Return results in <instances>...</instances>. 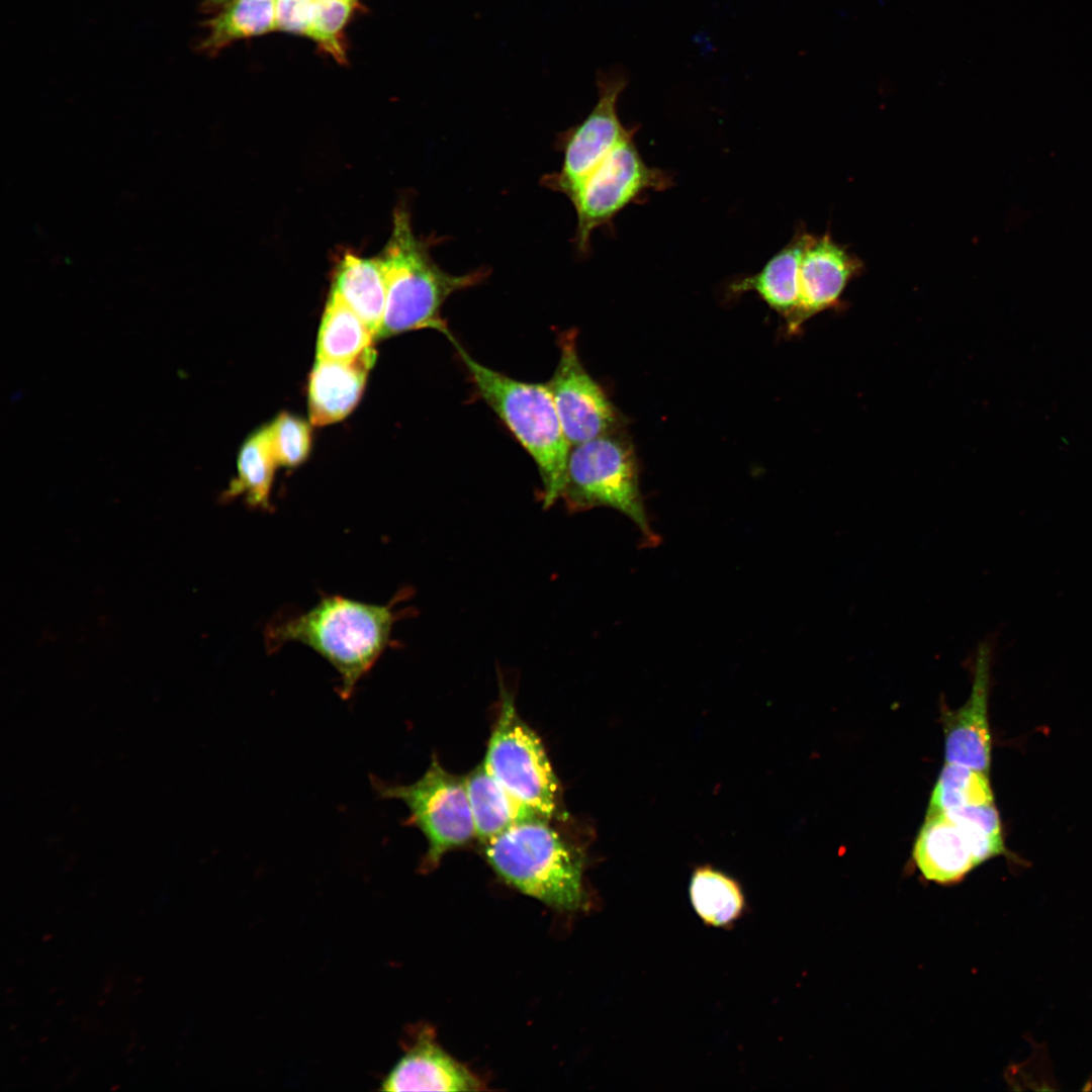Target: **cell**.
Masks as SVG:
<instances>
[{"mask_svg":"<svg viewBox=\"0 0 1092 1092\" xmlns=\"http://www.w3.org/2000/svg\"><path fill=\"white\" fill-rule=\"evenodd\" d=\"M574 330L558 336L559 360L547 382L566 440L574 446L616 432L619 416L580 362Z\"/></svg>","mask_w":1092,"mask_h":1092,"instance_id":"8fae6325","label":"cell"},{"mask_svg":"<svg viewBox=\"0 0 1092 1092\" xmlns=\"http://www.w3.org/2000/svg\"><path fill=\"white\" fill-rule=\"evenodd\" d=\"M228 1H230V0H203L201 2L200 9H201L202 12L210 13L215 8L219 7L220 5H222L223 3L228 2ZM258 1L274 2L275 0H258Z\"/></svg>","mask_w":1092,"mask_h":1092,"instance_id":"d4e9b609","label":"cell"},{"mask_svg":"<svg viewBox=\"0 0 1092 1092\" xmlns=\"http://www.w3.org/2000/svg\"><path fill=\"white\" fill-rule=\"evenodd\" d=\"M276 466L265 427L244 443L238 458L237 478L223 492V498L229 500L243 494L250 507L269 510Z\"/></svg>","mask_w":1092,"mask_h":1092,"instance_id":"7402d4cb","label":"cell"},{"mask_svg":"<svg viewBox=\"0 0 1092 1092\" xmlns=\"http://www.w3.org/2000/svg\"><path fill=\"white\" fill-rule=\"evenodd\" d=\"M994 802L988 774L945 762L932 790L927 813Z\"/></svg>","mask_w":1092,"mask_h":1092,"instance_id":"603a6c76","label":"cell"},{"mask_svg":"<svg viewBox=\"0 0 1092 1092\" xmlns=\"http://www.w3.org/2000/svg\"><path fill=\"white\" fill-rule=\"evenodd\" d=\"M310 1H314V0H310Z\"/></svg>","mask_w":1092,"mask_h":1092,"instance_id":"4316f807","label":"cell"},{"mask_svg":"<svg viewBox=\"0 0 1092 1092\" xmlns=\"http://www.w3.org/2000/svg\"><path fill=\"white\" fill-rule=\"evenodd\" d=\"M992 647L989 641L981 643L968 701L956 711L944 712L942 719L945 762L962 764L986 774L991 762L988 691Z\"/></svg>","mask_w":1092,"mask_h":1092,"instance_id":"4fadbf2b","label":"cell"},{"mask_svg":"<svg viewBox=\"0 0 1092 1092\" xmlns=\"http://www.w3.org/2000/svg\"><path fill=\"white\" fill-rule=\"evenodd\" d=\"M266 428L278 465L295 467L305 460L310 448V429L304 421L282 414Z\"/></svg>","mask_w":1092,"mask_h":1092,"instance_id":"cb8c5ba5","label":"cell"},{"mask_svg":"<svg viewBox=\"0 0 1092 1092\" xmlns=\"http://www.w3.org/2000/svg\"><path fill=\"white\" fill-rule=\"evenodd\" d=\"M560 498L573 513L613 508L636 524L647 546L659 542L645 514L634 453L616 432L571 446Z\"/></svg>","mask_w":1092,"mask_h":1092,"instance_id":"5b68a950","label":"cell"},{"mask_svg":"<svg viewBox=\"0 0 1092 1092\" xmlns=\"http://www.w3.org/2000/svg\"><path fill=\"white\" fill-rule=\"evenodd\" d=\"M374 339L364 321L332 292L318 332L316 359L354 360L373 348Z\"/></svg>","mask_w":1092,"mask_h":1092,"instance_id":"44dd1931","label":"cell"},{"mask_svg":"<svg viewBox=\"0 0 1092 1092\" xmlns=\"http://www.w3.org/2000/svg\"><path fill=\"white\" fill-rule=\"evenodd\" d=\"M375 358L376 354L371 348L351 361L316 359L308 385L311 424H332L352 412L361 397Z\"/></svg>","mask_w":1092,"mask_h":1092,"instance_id":"9a60e30c","label":"cell"},{"mask_svg":"<svg viewBox=\"0 0 1092 1092\" xmlns=\"http://www.w3.org/2000/svg\"><path fill=\"white\" fill-rule=\"evenodd\" d=\"M810 234L800 231L751 276L733 282V293L753 291L766 304L787 318L799 296L798 274L801 258Z\"/></svg>","mask_w":1092,"mask_h":1092,"instance_id":"d6986e66","label":"cell"},{"mask_svg":"<svg viewBox=\"0 0 1092 1092\" xmlns=\"http://www.w3.org/2000/svg\"><path fill=\"white\" fill-rule=\"evenodd\" d=\"M481 845L486 862L518 891L559 910L588 906L584 853L550 819L520 821Z\"/></svg>","mask_w":1092,"mask_h":1092,"instance_id":"7a4b0ae2","label":"cell"},{"mask_svg":"<svg viewBox=\"0 0 1092 1092\" xmlns=\"http://www.w3.org/2000/svg\"><path fill=\"white\" fill-rule=\"evenodd\" d=\"M464 781L475 837L481 844L520 821L540 817L512 796L488 772L483 762L467 774Z\"/></svg>","mask_w":1092,"mask_h":1092,"instance_id":"2e32d148","label":"cell"},{"mask_svg":"<svg viewBox=\"0 0 1092 1092\" xmlns=\"http://www.w3.org/2000/svg\"><path fill=\"white\" fill-rule=\"evenodd\" d=\"M477 394L534 460L543 485V506L560 498L571 446L547 383L514 379L474 360L448 331Z\"/></svg>","mask_w":1092,"mask_h":1092,"instance_id":"277c9868","label":"cell"},{"mask_svg":"<svg viewBox=\"0 0 1092 1092\" xmlns=\"http://www.w3.org/2000/svg\"><path fill=\"white\" fill-rule=\"evenodd\" d=\"M396 601L375 605L325 596L306 612L270 623L265 631L266 646L276 650L297 642L311 648L339 673V695L349 699L389 645L398 618L393 610Z\"/></svg>","mask_w":1092,"mask_h":1092,"instance_id":"6da1fadb","label":"cell"},{"mask_svg":"<svg viewBox=\"0 0 1092 1092\" xmlns=\"http://www.w3.org/2000/svg\"><path fill=\"white\" fill-rule=\"evenodd\" d=\"M351 1H354V2H356V0H351Z\"/></svg>","mask_w":1092,"mask_h":1092,"instance_id":"484cf974","label":"cell"},{"mask_svg":"<svg viewBox=\"0 0 1092 1092\" xmlns=\"http://www.w3.org/2000/svg\"><path fill=\"white\" fill-rule=\"evenodd\" d=\"M599 98L587 116L559 139L563 152L560 170L542 178V184L568 199L590 173L634 129L626 128L618 115L617 103L627 85L622 73H600Z\"/></svg>","mask_w":1092,"mask_h":1092,"instance_id":"30bf717a","label":"cell"},{"mask_svg":"<svg viewBox=\"0 0 1092 1092\" xmlns=\"http://www.w3.org/2000/svg\"><path fill=\"white\" fill-rule=\"evenodd\" d=\"M428 243L414 234L405 208L394 213L391 236L379 259L385 275L386 305L376 339L419 329L449 331L440 310L453 293L484 281L489 271L480 268L463 275L441 269L432 259Z\"/></svg>","mask_w":1092,"mask_h":1092,"instance_id":"3957f363","label":"cell"},{"mask_svg":"<svg viewBox=\"0 0 1092 1092\" xmlns=\"http://www.w3.org/2000/svg\"><path fill=\"white\" fill-rule=\"evenodd\" d=\"M692 908L704 925L728 930L744 917L748 903L742 885L712 864L694 869L689 883Z\"/></svg>","mask_w":1092,"mask_h":1092,"instance_id":"e0dca14e","label":"cell"},{"mask_svg":"<svg viewBox=\"0 0 1092 1092\" xmlns=\"http://www.w3.org/2000/svg\"><path fill=\"white\" fill-rule=\"evenodd\" d=\"M202 26L205 35L196 50L214 56L232 42L276 30L273 2L230 0L215 8Z\"/></svg>","mask_w":1092,"mask_h":1092,"instance_id":"ffe728a7","label":"cell"},{"mask_svg":"<svg viewBox=\"0 0 1092 1092\" xmlns=\"http://www.w3.org/2000/svg\"><path fill=\"white\" fill-rule=\"evenodd\" d=\"M332 292L364 321L376 339L386 305V282L380 259L346 254L337 267Z\"/></svg>","mask_w":1092,"mask_h":1092,"instance_id":"ac0fdd59","label":"cell"},{"mask_svg":"<svg viewBox=\"0 0 1092 1092\" xmlns=\"http://www.w3.org/2000/svg\"><path fill=\"white\" fill-rule=\"evenodd\" d=\"M371 784L379 798L403 802L410 812L405 824L424 834L428 848L421 862L423 872L435 869L447 852L475 837L464 777L447 771L438 758L412 784H392L376 777H371Z\"/></svg>","mask_w":1092,"mask_h":1092,"instance_id":"8992f818","label":"cell"},{"mask_svg":"<svg viewBox=\"0 0 1092 1092\" xmlns=\"http://www.w3.org/2000/svg\"><path fill=\"white\" fill-rule=\"evenodd\" d=\"M862 270V262L828 234L810 235L799 266L798 301L786 318L789 333L798 332L806 321L834 307L847 284Z\"/></svg>","mask_w":1092,"mask_h":1092,"instance_id":"7c38bea8","label":"cell"},{"mask_svg":"<svg viewBox=\"0 0 1092 1092\" xmlns=\"http://www.w3.org/2000/svg\"><path fill=\"white\" fill-rule=\"evenodd\" d=\"M1004 853L999 815L987 807L926 813L913 846L922 876L942 885L962 881L976 867Z\"/></svg>","mask_w":1092,"mask_h":1092,"instance_id":"ba28073f","label":"cell"},{"mask_svg":"<svg viewBox=\"0 0 1092 1092\" xmlns=\"http://www.w3.org/2000/svg\"><path fill=\"white\" fill-rule=\"evenodd\" d=\"M502 688L499 713L482 762L512 796L551 820L561 811L559 781L540 737L520 717L511 693Z\"/></svg>","mask_w":1092,"mask_h":1092,"instance_id":"52a82bcc","label":"cell"},{"mask_svg":"<svg viewBox=\"0 0 1092 1092\" xmlns=\"http://www.w3.org/2000/svg\"><path fill=\"white\" fill-rule=\"evenodd\" d=\"M481 1083L451 1058L429 1032H421L414 1044L382 1081L383 1091H476Z\"/></svg>","mask_w":1092,"mask_h":1092,"instance_id":"5bb4252c","label":"cell"},{"mask_svg":"<svg viewBox=\"0 0 1092 1092\" xmlns=\"http://www.w3.org/2000/svg\"><path fill=\"white\" fill-rule=\"evenodd\" d=\"M633 135L622 141L569 198L576 212L574 245L581 254L588 253L595 230L610 223L647 191L671 185L666 172L645 163Z\"/></svg>","mask_w":1092,"mask_h":1092,"instance_id":"9c48e42d","label":"cell"}]
</instances>
